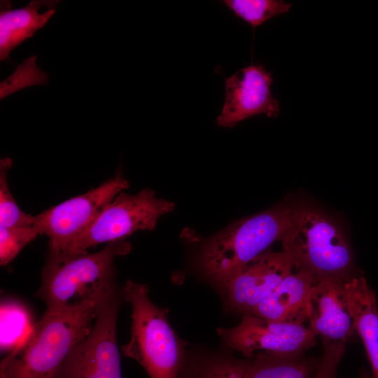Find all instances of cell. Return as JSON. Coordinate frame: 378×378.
Wrapping results in <instances>:
<instances>
[{
	"instance_id": "obj_1",
	"label": "cell",
	"mask_w": 378,
	"mask_h": 378,
	"mask_svg": "<svg viewBox=\"0 0 378 378\" xmlns=\"http://www.w3.org/2000/svg\"><path fill=\"white\" fill-rule=\"evenodd\" d=\"M102 298L45 311L23 342L1 360L0 378H52L92 330Z\"/></svg>"
},
{
	"instance_id": "obj_2",
	"label": "cell",
	"mask_w": 378,
	"mask_h": 378,
	"mask_svg": "<svg viewBox=\"0 0 378 378\" xmlns=\"http://www.w3.org/2000/svg\"><path fill=\"white\" fill-rule=\"evenodd\" d=\"M281 241L293 267L309 273L316 283L355 277L346 236L333 220L312 205H292L290 225Z\"/></svg>"
},
{
	"instance_id": "obj_3",
	"label": "cell",
	"mask_w": 378,
	"mask_h": 378,
	"mask_svg": "<svg viewBox=\"0 0 378 378\" xmlns=\"http://www.w3.org/2000/svg\"><path fill=\"white\" fill-rule=\"evenodd\" d=\"M122 292L132 307L131 337L122 353L138 362L150 378H180L188 353L169 324L168 310L150 300L146 284L128 280Z\"/></svg>"
},
{
	"instance_id": "obj_4",
	"label": "cell",
	"mask_w": 378,
	"mask_h": 378,
	"mask_svg": "<svg viewBox=\"0 0 378 378\" xmlns=\"http://www.w3.org/2000/svg\"><path fill=\"white\" fill-rule=\"evenodd\" d=\"M291 214L292 204L284 203L232 223L202 245L201 270L221 287L237 270L283 240Z\"/></svg>"
},
{
	"instance_id": "obj_5",
	"label": "cell",
	"mask_w": 378,
	"mask_h": 378,
	"mask_svg": "<svg viewBox=\"0 0 378 378\" xmlns=\"http://www.w3.org/2000/svg\"><path fill=\"white\" fill-rule=\"evenodd\" d=\"M132 250L130 243L120 240L103 249L62 262L47 261L36 297L46 312L59 311L83 302L100 299L118 284L114 260Z\"/></svg>"
},
{
	"instance_id": "obj_6",
	"label": "cell",
	"mask_w": 378,
	"mask_h": 378,
	"mask_svg": "<svg viewBox=\"0 0 378 378\" xmlns=\"http://www.w3.org/2000/svg\"><path fill=\"white\" fill-rule=\"evenodd\" d=\"M174 204L158 198L150 188L135 195L120 192L96 216L89 225L57 258L47 261L62 262L88 253L91 247L123 239L139 230L155 229L158 219L172 212Z\"/></svg>"
},
{
	"instance_id": "obj_7",
	"label": "cell",
	"mask_w": 378,
	"mask_h": 378,
	"mask_svg": "<svg viewBox=\"0 0 378 378\" xmlns=\"http://www.w3.org/2000/svg\"><path fill=\"white\" fill-rule=\"evenodd\" d=\"M123 300L122 288L118 285L100 300L92 330L52 378H122L116 323Z\"/></svg>"
},
{
	"instance_id": "obj_8",
	"label": "cell",
	"mask_w": 378,
	"mask_h": 378,
	"mask_svg": "<svg viewBox=\"0 0 378 378\" xmlns=\"http://www.w3.org/2000/svg\"><path fill=\"white\" fill-rule=\"evenodd\" d=\"M128 187V181L119 174L84 194L34 216V225L41 235L49 239L47 258L59 255L99 211Z\"/></svg>"
},
{
	"instance_id": "obj_9",
	"label": "cell",
	"mask_w": 378,
	"mask_h": 378,
	"mask_svg": "<svg viewBox=\"0 0 378 378\" xmlns=\"http://www.w3.org/2000/svg\"><path fill=\"white\" fill-rule=\"evenodd\" d=\"M223 342L247 358L262 350L280 353H304L316 344V335L304 324L267 320L252 314H243L233 328L217 330Z\"/></svg>"
},
{
	"instance_id": "obj_10",
	"label": "cell",
	"mask_w": 378,
	"mask_h": 378,
	"mask_svg": "<svg viewBox=\"0 0 378 378\" xmlns=\"http://www.w3.org/2000/svg\"><path fill=\"white\" fill-rule=\"evenodd\" d=\"M293 265L284 251L267 250L237 270L220 287L232 309L250 314L291 273Z\"/></svg>"
},
{
	"instance_id": "obj_11",
	"label": "cell",
	"mask_w": 378,
	"mask_h": 378,
	"mask_svg": "<svg viewBox=\"0 0 378 378\" xmlns=\"http://www.w3.org/2000/svg\"><path fill=\"white\" fill-rule=\"evenodd\" d=\"M225 99L216 123L232 127L254 115L276 117L280 105L270 89L273 78L261 64H251L225 78Z\"/></svg>"
},
{
	"instance_id": "obj_12",
	"label": "cell",
	"mask_w": 378,
	"mask_h": 378,
	"mask_svg": "<svg viewBox=\"0 0 378 378\" xmlns=\"http://www.w3.org/2000/svg\"><path fill=\"white\" fill-rule=\"evenodd\" d=\"M345 281L316 283L309 295L308 328L321 338L347 344L356 333L349 310Z\"/></svg>"
},
{
	"instance_id": "obj_13",
	"label": "cell",
	"mask_w": 378,
	"mask_h": 378,
	"mask_svg": "<svg viewBox=\"0 0 378 378\" xmlns=\"http://www.w3.org/2000/svg\"><path fill=\"white\" fill-rule=\"evenodd\" d=\"M315 284L305 271L291 272L250 314L270 321L303 324L308 321L309 295Z\"/></svg>"
},
{
	"instance_id": "obj_14",
	"label": "cell",
	"mask_w": 378,
	"mask_h": 378,
	"mask_svg": "<svg viewBox=\"0 0 378 378\" xmlns=\"http://www.w3.org/2000/svg\"><path fill=\"white\" fill-rule=\"evenodd\" d=\"M59 1L33 0L23 8L12 10L10 1H1L0 61L44 27L54 15Z\"/></svg>"
},
{
	"instance_id": "obj_15",
	"label": "cell",
	"mask_w": 378,
	"mask_h": 378,
	"mask_svg": "<svg viewBox=\"0 0 378 378\" xmlns=\"http://www.w3.org/2000/svg\"><path fill=\"white\" fill-rule=\"evenodd\" d=\"M344 288L355 331L365 348L372 378H378V309L376 293L363 276H355L346 281Z\"/></svg>"
},
{
	"instance_id": "obj_16",
	"label": "cell",
	"mask_w": 378,
	"mask_h": 378,
	"mask_svg": "<svg viewBox=\"0 0 378 378\" xmlns=\"http://www.w3.org/2000/svg\"><path fill=\"white\" fill-rule=\"evenodd\" d=\"M319 361L304 353L263 351L250 358L246 378H309Z\"/></svg>"
},
{
	"instance_id": "obj_17",
	"label": "cell",
	"mask_w": 378,
	"mask_h": 378,
	"mask_svg": "<svg viewBox=\"0 0 378 378\" xmlns=\"http://www.w3.org/2000/svg\"><path fill=\"white\" fill-rule=\"evenodd\" d=\"M249 363L227 351H192L187 354L180 378H246Z\"/></svg>"
},
{
	"instance_id": "obj_18",
	"label": "cell",
	"mask_w": 378,
	"mask_h": 378,
	"mask_svg": "<svg viewBox=\"0 0 378 378\" xmlns=\"http://www.w3.org/2000/svg\"><path fill=\"white\" fill-rule=\"evenodd\" d=\"M0 349L10 354L23 342L33 324L27 308L16 300H4L0 307Z\"/></svg>"
},
{
	"instance_id": "obj_19",
	"label": "cell",
	"mask_w": 378,
	"mask_h": 378,
	"mask_svg": "<svg viewBox=\"0 0 378 378\" xmlns=\"http://www.w3.org/2000/svg\"><path fill=\"white\" fill-rule=\"evenodd\" d=\"M237 17L253 29L272 18L289 11L291 4L281 0H224Z\"/></svg>"
},
{
	"instance_id": "obj_20",
	"label": "cell",
	"mask_w": 378,
	"mask_h": 378,
	"mask_svg": "<svg viewBox=\"0 0 378 378\" xmlns=\"http://www.w3.org/2000/svg\"><path fill=\"white\" fill-rule=\"evenodd\" d=\"M12 165L8 158L0 161V227H27L34 223V216L22 211L10 191L7 180Z\"/></svg>"
},
{
	"instance_id": "obj_21",
	"label": "cell",
	"mask_w": 378,
	"mask_h": 378,
	"mask_svg": "<svg viewBox=\"0 0 378 378\" xmlns=\"http://www.w3.org/2000/svg\"><path fill=\"white\" fill-rule=\"evenodd\" d=\"M38 235H41L40 231L34 225L0 227V265L4 266L10 262L26 245Z\"/></svg>"
},
{
	"instance_id": "obj_22",
	"label": "cell",
	"mask_w": 378,
	"mask_h": 378,
	"mask_svg": "<svg viewBox=\"0 0 378 378\" xmlns=\"http://www.w3.org/2000/svg\"><path fill=\"white\" fill-rule=\"evenodd\" d=\"M36 56L24 60L18 66L15 73L1 83V89L10 86L1 92V99L13 92L36 84H46L48 75L41 71L36 65Z\"/></svg>"
},
{
	"instance_id": "obj_23",
	"label": "cell",
	"mask_w": 378,
	"mask_h": 378,
	"mask_svg": "<svg viewBox=\"0 0 378 378\" xmlns=\"http://www.w3.org/2000/svg\"><path fill=\"white\" fill-rule=\"evenodd\" d=\"M323 354L313 378H337L339 364L344 356L346 344L321 338Z\"/></svg>"
},
{
	"instance_id": "obj_24",
	"label": "cell",
	"mask_w": 378,
	"mask_h": 378,
	"mask_svg": "<svg viewBox=\"0 0 378 378\" xmlns=\"http://www.w3.org/2000/svg\"><path fill=\"white\" fill-rule=\"evenodd\" d=\"M361 378H370V377L366 373H363L361 374Z\"/></svg>"
}]
</instances>
